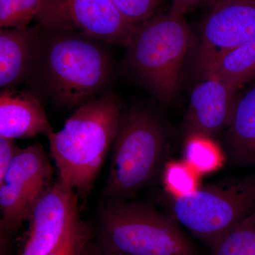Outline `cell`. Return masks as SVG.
<instances>
[{
    "label": "cell",
    "mask_w": 255,
    "mask_h": 255,
    "mask_svg": "<svg viewBox=\"0 0 255 255\" xmlns=\"http://www.w3.org/2000/svg\"><path fill=\"white\" fill-rule=\"evenodd\" d=\"M106 44L78 32L41 26L26 78L33 92L70 109L105 95L113 74Z\"/></svg>",
    "instance_id": "1"
},
{
    "label": "cell",
    "mask_w": 255,
    "mask_h": 255,
    "mask_svg": "<svg viewBox=\"0 0 255 255\" xmlns=\"http://www.w3.org/2000/svg\"><path fill=\"white\" fill-rule=\"evenodd\" d=\"M122 113L119 97L109 92L79 107L61 130L48 135L58 179L80 196L91 190L113 144Z\"/></svg>",
    "instance_id": "2"
},
{
    "label": "cell",
    "mask_w": 255,
    "mask_h": 255,
    "mask_svg": "<svg viewBox=\"0 0 255 255\" xmlns=\"http://www.w3.org/2000/svg\"><path fill=\"white\" fill-rule=\"evenodd\" d=\"M195 38L183 16L169 11L137 23L127 46L134 75L159 100H173L181 69Z\"/></svg>",
    "instance_id": "3"
},
{
    "label": "cell",
    "mask_w": 255,
    "mask_h": 255,
    "mask_svg": "<svg viewBox=\"0 0 255 255\" xmlns=\"http://www.w3.org/2000/svg\"><path fill=\"white\" fill-rule=\"evenodd\" d=\"M99 246L121 255H198L172 220L124 201H113L102 211Z\"/></svg>",
    "instance_id": "4"
},
{
    "label": "cell",
    "mask_w": 255,
    "mask_h": 255,
    "mask_svg": "<svg viewBox=\"0 0 255 255\" xmlns=\"http://www.w3.org/2000/svg\"><path fill=\"white\" fill-rule=\"evenodd\" d=\"M164 143L163 129L155 116L139 110L122 113L106 191L113 201H124L150 182Z\"/></svg>",
    "instance_id": "5"
},
{
    "label": "cell",
    "mask_w": 255,
    "mask_h": 255,
    "mask_svg": "<svg viewBox=\"0 0 255 255\" xmlns=\"http://www.w3.org/2000/svg\"><path fill=\"white\" fill-rule=\"evenodd\" d=\"M173 212L178 222L214 251L228 233L255 212V174L177 197Z\"/></svg>",
    "instance_id": "6"
},
{
    "label": "cell",
    "mask_w": 255,
    "mask_h": 255,
    "mask_svg": "<svg viewBox=\"0 0 255 255\" xmlns=\"http://www.w3.org/2000/svg\"><path fill=\"white\" fill-rule=\"evenodd\" d=\"M36 20L42 27L78 32L124 47L137 25L110 0H43Z\"/></svg>",
    "instance_id": "7"
},
{
    "label": "cell",
    "mask_w": 255,
    "mask_h": 255,
    "mask_svg": "<svg viewBox=\"0 0 255 255\" xmlns=\"http://www.w3.org/2000/svg\"><path fill=\"white\" fill-rule=\"evenodd\" d=\"M53 172L41 145L18 149L0 182L1 230L14 232L28 221L33 206L53 184Z\"/></svg>",
    "instance_id": "8"
},
{
    "label": "cell",
    "mask_w": 255,
    "mask_h": 255,
    "mask_svg": "<svg viewBox=\"0 0 255 255\" xmlns=\"http://www.w3.org/2000/svg\"><path fill=\"white\" fill-rule=\"evenodd\" d=\"M79 219L77 193L58 179L32 209L20 255L49 254Z\"/></svg>",
    "instance_id": "9"
},
{
    "label": "cell",
    "mask_w": 255,
    "mask_h": 255,
    "mask_svg": "<svg viewBox=\"0 0 255 255\" xmlns=\"http://www.w3.org/2000/svg\"><path fill=\"white\" fill-rule=\"evenodd\" d=\"M255 38V0L214 3L201 26L196 66L200 70L219 55Z\"/></svg>",
    "instance_id": "10"
},
{
    "label": "cell",
    "mask_w": 255,
    "mask_h": 255,
    "mask_svg": "<svg viewBox=\"0 0 255 255\" xmlns=\"http://www.w3.org/2000/svg\"><path fill=\"white\" fill-rule=\"evenodd\" d=\"M237 87L215 77H204L193 90L184 127L188 135L211 137L228 124L236 104Z\"/></svg>",
    "instance_id": "11"
},
{
    "label": "cell",
    "mask_w": 255,
    "mask_h": 255,
    "mask_svg": "<svg viewBox=\"0 0 255 255\" xmlns=\"http://www.w3.org/2000/svg\"><path fill=\"white\" fill-rule=\"evenodd\" d=\"M41 99L34 92L1 90L0 137L15 140L53 132Z\"/></svg>",
    "instance_id": "12"
},
{
    "label": "cell",
    "mask_w": 255,
    "mask_h": 255,
    "mask_svg": "<svg viewBox=\"0 0 255 255\" xmlns=\"http://www.w3.org/2000/svg\"><path fill=\"white\" fill-rule=\"evenodd\" d=\"M41 26L0 30V87L12 88L26 79Z\"/></svg>",
    "instance_id": "13"
},
{
    "label": "cell",
    "mask_w": 255,
    "mask_h": 255,
    "mask_svg": "<svg viewBox=\"0 0 255 255\" xmlns=\"http://www.w3.org/2000/svg\"><path fill=\"white\" fill-rule=\"evenodd\" d=\"M228 127L234 158L255 167V86L237 97Z\"/></svg>",
    "instance_id": "14"
},
{
    "label": "cell",
    "mask_w": 255,
    "mask_h": 255,
    "mask_svg": "<svg viewBox=\"0 0 255 255\" xmlns=\"http://www.w3.org/2000/svg\"><path fill=\"white\" fill-rule=\"evenodd\" d=\"M203 77H215L239 87L255 78V38L219 55L200 70Z\"/></svg>",
    "instance_id": "15"
},
{
    "label": "cell",
    "mask_w": 255,
    "mask_h": 255,
    "mask_svg": "<svg viewBox=\"0 0 255 255\" xmlns=\"http://www.w3.org/2000/svg\"><path fill=\"white\" fill-rule=\"evenodd\" d=\"M185 162L198 173H209L223 163L222 152L217 144L207 135H188L184 147Z\"/></svg>",
    "instance_id": "16"
},
{
    "label": "cell",
    "mask_w": 255,
    "mask_h": 255,
    "mask_svg": "<svg viewBox=\"0 0 255 255\" xmlns=\"http://www.w3.org/2000/svg\"><path fill=\"white\" fill-rule=\"evenodd\" d=\"M213 255H255V212L228 233Z\"/></svg>",
    "instance_id": "17"
},
{
    "label": "cell",
    "mask_w": 255,
    "mask_h": 255,
    "mask_svg": "<svg viewBox=\"0 0 255 255\" xmlns=\"http://www.w3.org/2000/svg\"><path fill=\"white\" fill-rule=\"evenodd\" d=\"M43 0H0V27L24 28L36 19Z\"/></svg>",
    "instance_id": "18"
},
{
    "label": "cell",
    "mask_w": 255,
    "mask_h": 255,
    "mask_svg": "<svg viewBox=\"0 0 255 255\" xmlns=\"http://www.w3.org/2000/svg\"><path fill=\"white\" fill-rule=\"evenodd\" d=\"M199 174L185 161L171 162L166 166L164 183L171 194L179 197L199 189Z\"/></svg>",
    "instance_id": "19"
},
{
    "label": "cell",
    "mask_w": 255,
    "mask_h": 255,
    "mask_svg": "<svg viewBox=\"0 0 255 255\" xmlns=\"http://www.w3.org/2000/svg\"><path fill=\"white\" fill-rule=\"evenodd\" d=\"M90 239L88 228L79 219L59 246L47 255H83Z\"/></svg>",
    "instance_id": "20"
},
{
    "label": "cell",
    "mask_w": 255,
    "mask_h": 255,
    "mask_svg": "<svg viewBox=\"0 0 255 255\" xmlns=\"http://www.w3.org/2000/svg\"><path fill=\"white\" fill-rule=\"evenodd\" d=\"M132 23H140L153 16L160 0H110Z\"/></svg>",
    "instance_id": "21"
},
{
    "label": "cell",
    "mask_w": 255,
    "mask_h": 255,
    "mask_svg": "<svg viewBox=\"0 0 255 255\" xmlns=\"http://www.w3.org/2000/svg\"><path fill=\"white\" fill-rule=\"evenodd\" d=\"M18 149L14 140L0 137V182L4 179Z\"/></svg>",
    "instance_id": "22"
},
{
    "label": "cell",
    "mask_w": 255,
    "mask_h": 255,
    "mask_svg": "<svg viewBox=\"0 0 255 255\" xmlns=\"http://www.w3.org/2000/svg\"><path fill=\"white\" fill-rule=\"evenodd\" d=\"M172 3L171 12L183 16L205 0H171Z\"/></svg>",
    "instance_id": "23"
},
{
    "label": "cell",
    "mask_w": 255,
    "mask_h": 255,
    "mask_svg": "<svg viewBox=\"0 0 255 255\" xmlns=\"http://www.w3.org/2000/svg\"><path fill=\"white\" fill-rule=\"evenodd\" d=\"M90 246V245H89ZM87 247L86 251L84 253L83 255H121L117 254V253H112V252L107 251L105 248L99 246L98 248L95 249H90V248Z\"/></svg>",
    "instance_id": "24"
},
{
    "label": "cell",
    "mask_w": 255,
    "mask_h": 255,
    "mask_svg": "<svg viewBox=\"0 0 255 255\" xmlns=\"http://www.w3.org/2000/svg\"><path fill=\"white\" fill-rule=\"evenodd\" d=\"M223 1V0H215L214 3L219 2V1Z\"/></svg>",
    "instance_id": "25"
}]
</instances>
